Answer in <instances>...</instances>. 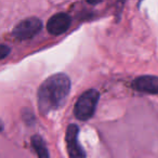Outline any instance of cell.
I'll return each instance as SVG.
<instances>
[{
  "label": "cell",
  "instance_id": "1",
  "mask_svg": "<svg viewBox=\"0 0 158 158\" xmlns=\"http://www.w3.org/2000/svg\"><path fill=\"white\" fill-rule=\"evenodd\" d=\"M70 91V80L65 74H55L46 79L38 90V106L42 114L61 108Z\"/></svg>",
  "mask_w": 158,
  "mask_h": 158
},
{
  "label": "cell",
  "instance_id": "2",
  "mask_svg": "<svg viewBox=\"0 0 158 158\" xmlns=\"http://www.w3.org/2000/svg\"><path fill=\"white\" fill-rule=\"evenodd\" d=\"M99 99L100 94L95 89H90L82 93L75 104L74 114L76 118L82 121L90 119L95 112Z\"/></svg>",
  "mask_w": 158,
  "mask_h": 158
},
{
  "label": "cell",
  "instance_id": "3",
  "mask_svg": "<svg viewBox=\"0 0 158 158\" xmlns=\"http://www.w3.org/2000/svg\"><path fill=\"white\" fill-rule=\"evenodd\" d=\"M42 28V22L37 18H28L21 21L14 27L13 36L20 40H26L36 36Z\"/></svg>",
  "mask_w": 158,
  "mask_h": 158
},
{
  "label": "cell",
  "instance_id": "4",
  "mask_svg": "<svg viewBox=\"0 0 158 158\" xmlns=\"http://www.w3.org/2000/svg\"><path fill=\"white\" fill-rule=\"evenodd\" d=\"M78 126L74 123L68 126L65 134V141L69 158H86V153L78 142Z\"/></svg>",
  "mask_w": 158,
  "mask_h": 158
},
{
  "label": "cell",
  "instance_id": "5",
  "mask_svg": "<svg viewBox=\"0 0 158 158\" xmlns=\"http://www.w3.org/2000/svg\"><path fill=\"white\" fill-rule=\"evenodd\" d=\"M72 24V19L66 13H56L49 19L47 23V31L51 35L59 36L68 31Z\"/></svg>",
  "mask_w": 158,
  "mask_h": 158
},
{
  "label": "cell",
  "instance_id": "6",
  "mask_svg": "<svg viewBox=\"0 0 158 158\" xmlns=\"http://www.w3.org/2000/svg\"><path fill=\"white\" fill-rule=\"evenodd\" d=\"M132 88L139 92L158 94V77L157 76H140L132 81Z\"/></svg>",
  "mask_w": 158,
  "mask_h": 158
},
{
  "label": "cell",
  "instance_id": "7",
  "mask_svg": "<svg viewBox=\"0 0 158 158\" xmlns=\"http://www.w3.org/2000/svg\"><path fill=\"white\" fill-rule=\"evenodd\" d=\"M31 144H33L34 149L36 151L38 155V158H50L49 152L47 148V145L44 141L40 135H34L31 138Z\"/></svg>",
  "mask_w": 158,
  "mask_h": 158
},
{
  "label": "cell",
  "instance_id": "8",
  "mask_svg": "<svg viewBox=\"0 0 158 158\" xmlns=\"http://www.w3.org/2000/svg\"><path fill=\"white\" fill-rule=\"evenodd\" d=\"M10 53V48L5 44H0V60L5 59L8 54Z\"/></svg>",
  "mask_w": 158,
  "mask_h": 158
}]
</instances>
